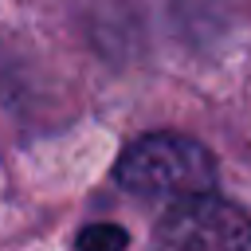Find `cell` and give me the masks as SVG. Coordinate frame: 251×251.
I'll list each match as a JSON object with an SVG mask.
<instances>
[{
  "label": "cell",
  "instance_id": "6da1fadb",
  "mask_svg": "<svg viewBox=\"0 0 251 251\" xmlns=\"http://www.w3.org/2000/svg\"><path fill=\"white\" fill-rule=\"evenodd\" d=\"M114 176L126 192L157 204H176L216 188V157L184 133H145L114 165Z\"/></svg>",
  "mask_w": 251,
  "mask_h": 251
},
{
  "label": "cell",
  "instance_id": "7a4b0ae2",
  "mask_svg": "<svg viewBox=\"0 0 251 251\" xmlns=\"http://www.w3.org/2000/svg\"><path fill=\"white\" fill-rule=\"evenodd\" d=\"M157 251H251V220L216 192L184 196L161 216Z\"/></svg>",
  "mask_w": 251,
  "mask_h": 251
},
{
  "label": "cell",
  "instance_id": "3957f363",
  "mask_svg": "<svg viewBox=\"0 0 251 251\" xmlns=\"http://www.w3.org/2000/svg\"><path fill=\"white\" fill-rule=\"evenodd\" d=\"M78 247L82 251H122L126 247V231L110 227V224H98V227H86L78 235Z\"/></svg>",
  "mask_w": 251,
  "mask_h": 251
}]
</instances>
